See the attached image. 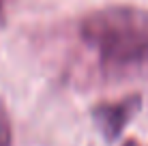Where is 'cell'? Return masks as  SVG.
<instances>
[{
  "instance_id": "obj_4",
  "label": "cell",
  "mask_w": 148,
  "mask_h": 146,
  "mask_svg": "<svg viewBox=\"0 0 148 146\" xmlns=\"http://www.w3.org/2000/svg\"><path fill=\"white\" fill-rule=\"evenodd\" d=\"M122 146H140V142H135V140H127Z\"/></svg>"
},
{
  "instance_id": "obj_5",
  "label": "cell",
  "mask_w": 148,
  "mask_h": 146,
  "mask_svg": "<svg viewBox=\"0 0 148 146\" xmlns=\"http://www.w3.org/2000/svg\"><path fill=\"white\" fill-rule=\"evenodd\" d=\"M2 13H4V0H0V24H2Z\"/></svg>"
},
{
  "instance_id": "obj_1",
  "label": "cell",
  "mask_w": 148,
  "mask_h": 146,
  "mask_svg": "<svg viewBox=\"0 0 148 146\" xmlns=\"http://www.w3.org/2000/svg\"><path fill=\"white\" fill-rule=\"evenodd\" d=\"M79 37L97 54L108 75L122 77L148 67V11L137 7H105L88 13Z\"/></svg>"
},
{
  "instance_id": "obj_2",
  "label": "cell",
  "mask_w": 148,
  "mask_h": 146,
  "mask_svg": "<svg viewBox=\"0 0 148 146\" xmlns=\"http://www.w3.org/2000/svg\"><path fill=\"white\" fill-rule=\"evenodd\" d=\"M142 97L140 95H129L116 103H99L92 108V118L99 127V131L105 135L108 142H114L122 133V129L131 123V118L140 112Z\"/></svg>"
},
{
  "instance_id": "obj_3",
  "label": "cell",
  "mask_w": 148,
  "mask_h": 146,
  "mask_svg": "<svg viewBox=\"0 0 148 146\" xmlns=\"http://www.w3.org/2000/svg\"><path fill=\"white\" fill-rule=\"evenodd\" d=\"M0 146H13V127L2 99H0Z\"/></svg>"
}]
</instances>
